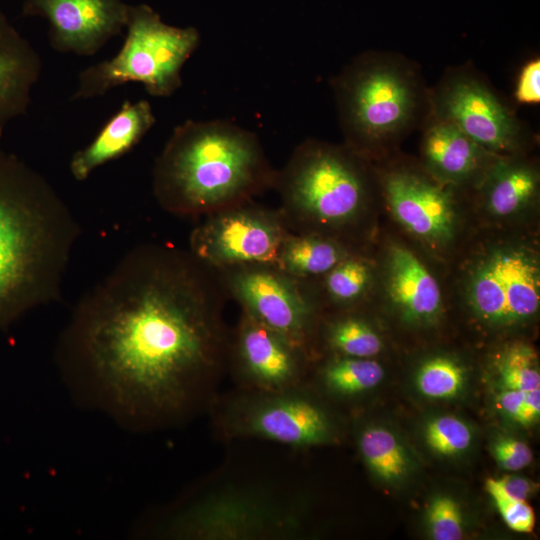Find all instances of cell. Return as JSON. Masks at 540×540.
<instances>
[{
    "label": "cell",
    "instance_id": "cell-1",
    "mask_svg": "<svg viewBox=\"0 0 540 540\" xmlns=\"http://www.w3.org/2000/svg\"><path fill=\"white\" fill-rule=\"evenodd\" d=\"M226 299L217 272L189 250L141 244L78 302L62 357L127 416H180L228 363Z\"/></svg>",
    "mask_w": 540,
    "mask_h": 540
},
{
    "label": "cell",
    "instance_id": "cell-2",
    "mask_svg": "<svg viewBox=\"0 0 540 540\" xmlns=\"http://www.w3.org/2000/svg\"><path fill=\"white\" fill-rule=\"evenodd\" d=\"M80 233L45 177L0 151V331L59 299Z\"/></svg>",
    "mask_w": 540,
    "mask_h": 540
},
{
    "label": "cell",
    "instance_id": "cell-3",
    "mask_svg": "<svg viewBox=\"0 0 540 540\" xmlns=\"http://www.w3.org/2000/svg\"><path fill=\"white\" fill-rule=\"evenodd\" d=\"M274 169L257 135L226 120H187L156 158L152 187L165 211L206 216L273 189Z\"/></svg>",
    "mask_w": 540,
    "mask_h": 540
},
{
    "label": "cell",
    "instance_id": "cell-4",
    "mask_svg": "<svg viewBox=\"0 0 540 540\" xmlns=\"http://www.w3.org/2000/svg\"><path fill=\"white\" fill-rule=\"evenodd\" d=\"M331 86L344 144L367 160L423 127L431 114V92L419 67L399 54L361 53Z\"/></svg>",
    "mask_w": 540,
    "mask_h": 540
},
{
    "label": "cell",
    "instance_id": "cell-5",
    "mask_svg": "<svg viewBox=\"0 0 540 540\" xmlns=\"http://www.w3.org/2000/svg\"><path fill=\"white\" fill-rule=\"evenodd\" d=\"M367 161L345 144L301 142L276 170L273 186L289 231L321 235L349 246L370 201Z\"/></svg>",
    "mask_w": 540,
    "mask_h": 540
},
{
    "label": "cell",
    "instance_id": "cell-6",
    "mask_svg": "<svg viewBox=\"0 0 540 540\" xmlns=\"http://www.w3.org/2000/svg\"><path fill=\"white\" fill-rule=\"evenodd\" d=\"M126 36L110 59L83 69L72 100H88L129 82L154 97H168L182 85L181 71L200 43L194 27L164 23L147 4L129 5Z\"/></svg>",
    "mask_w": 540,
    "mask_h": 540
},
{
    "label": "cell",
    "instance_id": "cell-7",
    "mask_svg": "<svg viewBox=\"0 0 540 540\" xmlns=\"http://www.w3.org/2000/svg\"><path fill=\"white\" fill-rule=\"evenodd\" d=\"M302 503L259 486L223 485L186 504L166 534L205 540L290 539L301 534Z\"/></svg>",
    "mask_w": 540,
    "mask_h": 540
},
{
    "label": "cell",
    "instance_id": "cell-8",
    "mask_svg": "<svg viewBox=\"0 0 540 540\" xmlns=\"http://www.w3.org/2000/svg\"><path fill=\"white\" fill-rule=\"evenodd\" d=\"M227 298L278 332L309 356L321 305L311 281L295 278L275 264H251L215 270Z\"/></svg>",
    "mask_w": 540,
    "mask_h": 540
},
{
    "label": "cell",
    "instance_id": "cell-9",
    "mask_svg": "<svg viewBox=\"0 0 540 540\" xmlns=\"http://www.w3.org/2000/svg\"><path fill=\"white\" fill-rule=\"evenodd\" d=\"M430 92L431 114L456 126L486 150L515 155L528 143L527 125L474 69H448Z\"/></svg>",
    "mask_w": 540,
    "mask_h": 540
},
{
    "label": "cell",
    "instance_id": "cell-10",
    "mask_svg": "<svg viewBox=\"0 0 540 540\" xmlns=\"http://www.w3.org/2000/svg\"><path fill=\"white\" fill-rule=\"evenodd\" d=\"M191 232L189 251L214 270L275 264L289 234L279 209L247 201L204 216Z\"/></svg>",
    "mask_w": 540,
    "mask_h": 540
},
{
    "label": "cell",
    "instance_id": "cell-11",
    "mask_svg": "<svg viewBox=\"0 0 540 540\" xmlns=\"http://www.w3.org/2000/svg\"><path fill=\"white\" fill-rule=\"evenodd\" d=\"M474 315L489 326L510 328L529 321L540 306V268L534 253L503 245L474 265L467 285Z\"/></svg>",
    "mask_w": 540,
    "mask_h": 540
},
{
    "label": "cell",
    "instance_id": "cell-12",
    "mask_svg": "<svg viewBox=\"0 0 540 540\" xmlns=\"http://www.w3.org/2000/svg\"><path fill=\"white\" fill-rule=\"evenodd\" d=\"M229 436L258 437L292 447L327 443L332 422L298 386L277 392H254L233 399L221 415Z\"/></svg>",
    "mask_w": 540,
    "mask_h": 540
},
{
    "label": "cell",
    "instance_id": "cell-13",
    "mask_svg": "<svg viewBox=\"0 0 540 540\" xmlns=\"http://www.w3.org/2000/svg\"><path fill=\"white\" fill-rule=\"evenodd\" d=\"M377 179L391 212L407 231L431 246L452 240L456 210L450 185L407 164L380 170Z\"/></svg>",
    "mask_w": 540,
    "mask_h": 540
},
{
    "label": "cell",
    "instance_id": "cell-14",
    "mask_svg": "<svg viewBox=\"0 0 540 540\" xmlns=\"http://www.w3.org/2000/svg\"><path fill=\"white\" fill-rule=\"evenodd\" d=\"M310 356L245 312L231 334L228 363L249 391L277 392L298 386Z\"/></svg>",
    "mask_w": 540,
    "mask_h": 540
},
{
    "label": "cell",
    "instance_id": "cell-15",
    "mask_svg": "<svg viewBox=\"0 0 540 540\" xmlns=\"http://www.w3.org/2000/svg\"><path fill=\"white\" fill-rule=\"evenodd\" d=\"M128 8L122 0H24L22 15L48 22L54 50L92 56L122 33Z\"/></svg>",
    "mask_w": 540,
    "mask_h": 540
},
{
    "label": "cell",
    "instance_id": "cell-16",
    "mask_svg": "<svg viewBox=\"0 0 540 540\" xmlns=\"http://www.w3.org/2000/svg\"><path fill=\"white\" fill-rule=\"evenodd\" d=\"M422 128L424 169L444 184L451 186L470 180L480 184L489 169L503 156L486 150L456 126L432 114Z\"/></svg>",
    "mask_w": 540,
    "mask_h": 540
},
{
    "label": "cell",
    "instance_id": "cell-17",
    "mask_svg": "<svg viewBox=\"0 0 540 540\" xmlns=\"http://www.w3.org/2000/svg\"><path fill=\"white\" fill-rule=\"evenodd\" d=\"M41 72L38 52L0 9V137L27 112Z\"/></svg>",
    "mask_w": 540,
    "mask_h": 540
},
{
    "label": "cell",
    "instance_id": "cell-18",
    "mask_svg": "<svg viewBox=\"0 0 540 540\" xmlns=\"http://www.w3.org/2000/svg\"><path fill=\"white\" fill-rule=\"evenodd\" d=\"M155 122L147 100L125 101L94 139L73 154L69 169L74 179L84 181L97 168L128 153Z\"/></svg>",
    "mask_w": 540,
    "mask_h": 540
},
{
    "label": "cell",
    "instance_id": "cell-19",
    "mask_svg": "<svg viewBox=\"0 0 540 540\" xmlns=\"http://www.w3.org/2000/svg\"><path fill=\"white\" fill-rule=\"evenodd\" d=\"M387 289L401 315L410 322L434 320L442 309L438 282L408 248L392 245L387 255Z\"/></svg>",
    "mask_w": 540,
    "mask_h": 540
},
{
    "label": "cell",
    "instance_id": "cell-20",
    "mask_svg": "<svg viewBox=\"0 0 540 540\" xmlns=\"http://www.w3.org/2000/svg\"><path fill=\"white\" fill-rule=\"evenodd\" d=\"M511 156H501L480 183L488 210L499 217L522 210L536 198L539 189L535 166Z\"/></svg>",
    "mask_w": 540,
    "mask_h": 540
},
{
    "label": "cell",
    "instance_id": "cell-21",
    "mask_svg": "<svg viewBox=\"0 0 540 540\" xmlns=\"http://www.w3.org/2000/svg\"><path fill=\"white\" fill-rule=\"evenodd\" d=\"M353 253L349 246L333 238L289 232L276 266L295 278L313 281Z\"/></svg>",
    "mask_w": 540,
    "mask_h": 540
},
{
    "label": "cell",
    "instance_id": "cell-22",
    "mask_svg": "<svg viewBox=\"0 0 540 540\" xmlns=\"http://www.w3.org/2000/svg\"><path fill=\"white\" fill-rule=\"evenodd\" d=\"M372 278L369 263L353 253L339 262L312 285L321 305L346 309L358 304L367 293Z\"/></svg>",
    "mask_w": 540,
    "mask_h": 540
},
{
    "label": "cell",
    "instance_id": "cell-23",
    "mask_svg": "<svg viewBox=\"0 0 540 540\" xmlns=\"http://www.w3.org/2000/svg\"><path fill=\"white\" fill-rule=\"evenodd\" d=\"M359 449L369 469L386 482L404 478L409 469L407 453L396 435L382 426H368L359 437Z\"/></svg>",
    "mask_w": 540,
    "mask_h": 540
},
{
    "label": "cell",
    "instance_id": "cell-24",
    "mask_svg": "<svg viewBox=\"0 0 540 540\" xmlns=\"http://www.w3.org/2000/svg\"><path fill=\"white\" fill-rule=\"evenodd\" d=\"M324 326L325 343L336 355L372 358L382 349L379 334L360 316L343 313Z\"/></svg>",
    "mask_w": 540,
    "mask_h": 540
},
{
    "label": "cell",
    "instance_id": "cell-25",
    "mask_svg": "<svg viewBox=\"0 0 540 540\" xmlns=\"http://www.w3.org/2000/svg\"><path fill=\"white\" fill-rule=\"evenodd\" d=\"M321 376L332 392L351 396L376 387L384 378V370L372 358L337 355L324 365Z\"/></svg>",
    "mask_w": 540,
    "mask_h": 540
},
{
    "label": "cell",
    "instance_id": "cell-26",
    "mask_svg": "<svg viewBox=\"0 0 540 540\" xmlns=\"http://www.w3.org/2000/svg\"><path fill=\"white\" fill-rule=\"evenodd\" d=\"M464 367L447 356H435L421 364L416 374L418 391L430 399H451L465 384Z\"/></svg>",
    "mask_w": 540,
    "mask_h": 540
},
{
    "label": "cell",
    "instance_id": "cell-27",
    "mask_svg": "<svg viewBox=\"0 0 540 540\" xmlns=\"http://www.w3.org/2000/svg\"><path fill=\"white\" fill-rule=\"evenodd\" d=\"M496 366L503 388L523 392L540 389L537 356L530 346L521 343L509 346L499 356Z\"/></svg>",
    "mask_w": 540,
    "mask_h": 540
},
{
    "label": "cell",
    "instance_id": "cell-28",
    "mask_svg": "<svg viewBox=\"0 0 540 540\" xmlns=\"http://www.w3.org/2000/svg\"><path fill=\"white\" fill-rule=\"evenodd\" d=\"M428 447L442 456L463 453L471 444L472 431L463 420L443 415L430 420L424 430Z\"/></svg>",
    "mask_w": 540,
    "mask_h": 540
},
{
    "label": "cell",
    "instance_id": "cell-29",
    "mask_svg": "<svg viewBox=\"0 0 540 540\" xmlns=\"http://www.w3.org/2000/svg\"><path fill=\"white\" fill-rule=\"evenodd\" d=\"M426 523L435 540H460L464 535L462 511L457 501L448 495H438L429 504Z\"/></svg>",
    "mask_w": 540,
    "mask_h": 540
},
{
    "label": "cell",
    "instance_id": "cell-30",
    "mask_svg": "<svg viewBox=\"0 0 540 540\" xmlns=\"http://www.w3.org/2000/svg\"><path fill=\"white\" fill-rule=\"evenodd\" d=\"M485 489L493 499L503 521L513 531L531 533L535 527V513L527 500L515 499L504 492L495 478H488Z\"/></svg>",
    "mask_w": 540,
    "mask_h": 540
},
{
    "label": "cell",
    "instance_id": "cell-31",
    "mask_svg": "<svg viewBox=\"0 0 540 540\" xmlns=\"http://www.w3.org/2000/svg\"><path fill=\"white\" fill-rule=\"evenodd\" d=\"M491 452L498 465L507 471L521 470L530 465L533 459L530 447L513 437L497 438Z\"/></svg>",
    "mask_w": 540,
    "mask_h": 540
},
{
    "label": "cell",
    "instance_id": "cell-32",
    "mask_svg": "<svg viewBox=\"0 0 540 540\" xmlns=\"http://www.w3.org/2000/svg\"><path fill=\"white\" fill-rule=\"evenodd\" d=\"M515 98L524 104H535L540 101V60L527 62L518 77Z\"/></svg>",
    "mask_w": 540,
    "mask_h": 540
},
{
    "label": "cell",
    "instance_id": "cell-33",
    "mask_svg": "<svg viewBox=\"0 0 540 540\" xmlns=\"http://www.w3.org/2000/svg\"><path fill=\"white\" fill-rule=\"evenodd\" d=\"M526 392L503 388L498 394L497 402L503 413L522 425Z\"/></svg>",
    "mask_w": 540,
    "mask_h": 540
},
{
    "label": "cell",
    "instance_id": "cell-34",
    "mask_svg": "<svg viewBox=\"0 0 540 540\" xmlns=\"http://www.w3.org/2000/svg\"><path fill=\"white\" fill-rule=\"evenodd\" d=\"M496 480L506 494L519 500H527L535 489V485L529 479L521 476L505 475Z\"/></svg>",
    "mask_w": 540,
    "mask_h": 540
},
{
    "label": "cell",
    "instance_id": "cell-35",
    "mask_svg": "<svg viewBox=\"0 0 540 540\" xmlns=\"http://www.w3.org/2000/svg\"><path fill=\"white\" fill-rule=\"evenodd\" d=\"M540 415V389L526 392L522 425L536 422Z\"/></svg>",
    "mask_w": 540,
    "mask_h": 540
}]
</instances>
